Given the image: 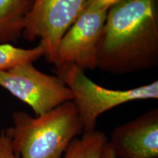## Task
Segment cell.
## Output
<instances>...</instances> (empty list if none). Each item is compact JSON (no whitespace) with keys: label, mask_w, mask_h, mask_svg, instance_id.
<instances>
[{"label":"cell","mask_w":158,"mask_h":158,"mask_svg":"<svg viewBox=\"0 0 158 158\" xmlns=\"http://www.w3.org/2000/svg\"><path fill=\"white\" fill-rule=\"evenodd\" d=\"M124 0H86V7H92L108 11L110 7Z\"/></svg>","instance_id":"12"},{"label":"cell","mask_w":158,"mask_h":158,"mask_svg":"<svg viewBox=\"0 0 158 158\" xmlns=\"http://www.w3.org/2000/svg\"><path fill=\"white\" fill-rule=\"evenodd\" d=\"M108 144L117 158H158V109L116 127Z\"/></svg>","instance_id":"7"},{"label":"cell","mask_w":158,"mask_h":158,"mask_svg":"<svg viewBox=\"0 0 158 158\" xmlns=\"http://www.w3.org/2000/svg\"><path fill=\"white\" fill-rule=\"evenodd\" d=\"M108 141L105 133L94 130L70 142L61 158H102Z\"/></svg>","instance_id":"9"},{"label":"cell","mask_w":158,"mask_h":158,"mask_svg":"<svg viewBox=\"0 0 158 158\" xmlns=\"http://www.w3.org/2000/svg\"><path fill=\"white\" fill-rule=\"evenodd\" d=\"M56 70L59 78L72 92L84 133L96 130L98 118L112 108L136 100L158 99L157 81L139 87L116 90L95 84L76 64L62 65Z\"/></svg>","instance_id":"3"},{"label":"cell","mask_w":158,"mask_h":158,"mask_svg":"<svg viewBox=\"0 0 158 158\" xmlns=\"http://www.w3.org/2000/svg\"><path fill=\"white\" fill-rule=\"evenodd\" d=\"M102 158H117L116 157V155H114L113 150H112L111 148L110 147L109 144H108V141L107 142V143H106V147L104 148Z\"/></svg>","instance_id":"13"},{"label":"cell","mask_w":158,"mask_h":158,"mask_svg":"<svg viewBox=\"0 0 158 158\" xmlns=\"http://www.w3.org/2000/svg\"><path fill=\"white\" fill-rule=\"evenodd\" d=\"M158 0H124L108 10L97 68L114 75L156 68Z\"/></svg>","instance_id":"1"},{"label":"cell","mask_w":158,"mask_h":158,"mask_svg":"<svg viewBox=\"0 0 158 158\" xmlns=\"http://www.w3.org/2000/svg\"><path fill=\"white\" fill-rule=\"evenodd\" d=\"M86 0H33L25 19L23 37L40 39L44 56L53 63L63 35L86 8Z\"/></svg>","instance_id":"5"},{"label":"cell","mask_w":158,"mask_h":158,"mask_svg":"<svg viewBox=\"0 0 158 158\" xmlns=\"http://www.w3.org/2000/svg\"><path fill=\"white\" fill-rule=\"evenodd\" d=\"M42 56H44V49L40 43L28 49L17 48L10 43H0V72L24 63H33Z\"/></svg>","instance_id":"10"},{"label":"cell","mask_w":158,"mask_h":158,"mask_svg":"<svg viewBox=\"0 0 158 158\" xmlns=\"http://www.w3.org/2000/svg\"><path fill=\"white\" fill-rule=\"evenodd\" d=\"M12 118L13 125L4 131L19 158H61L70 142L84 132L73 100L37 116L15 111Z\"/></svg>","instance_id":"2"},{"label":"cell","mask_w":158,"mask_h":158,"mask_svg":"<svg viewBox=\"0 0 158 158\" xmlns=\"http://www.w3.org/2000/svg\"><path fill=\"white\" fill-rule=\"evenodd\" d=\"M0 87L28 105L36 116L73 98L62 79L40 72L31 62L1 71Z\"/></svg>","instance_id":"4"},{"label":"cell","mask_w":158,"mask_h":158,"mask_svg":"<svg viewBox=\"0 0 158 158\" xmlns=\"http://www.w3.org/2000/svg\"><path fill=\"white\" fill-rule=\"evenodd\" d=\"M33 0H0V43L17 40Z\"/></svg>","instance_id":"8"},{"label":"cell","mask_w":158,"mask_h":158,"mask_svg":"<svg viewBox=\"0 0 158 158\" xmlns=\"http://www.w3.org/2000/svg\"><path fill=\"white\" fill-rule=\"evenodd\" d=\"M0 158H19L12 147L10 141L4 130L0 133Z\"/></svg>","instance_id":"11"},{"label":"cell","mask_w":158,"mask_h":158,"mask_svg":"<svg viewBox=\"0 0 158 158\" xmlns=\"http://www.w3.org/2000/svg\"><path fill=\"white\" fill-rule=\"evenodd\" d=\"M108 11L86 7L59 41L53 63L73 64L82 70L97 68L99 41Z\"/></svg>","instance_id":"6"}]
</instances>
